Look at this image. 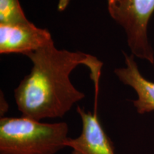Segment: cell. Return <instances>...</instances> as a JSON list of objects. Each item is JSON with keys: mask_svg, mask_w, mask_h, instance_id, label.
I'll return each mask as SVG.
<instances>
[{"mask_svg": "<svg viewBox=\"0 0 154 154\" xmlns=\"http://www.w3.org/2000/svg\"><path fill=\"white\" fill-rule=\"evenodd\" d=\"M33 63L31 72L14 89V99L22 116L41 121L63 117L85 97L72 84L69 75L77 66L85 65L99 86L102 63L81 51L58 49L54 42L26 55Z\"/></svg>", "mask_w": 154, "mask_h": 154, "instance_id": "cell-1", "label": "cell"}, {"mask_svg": "<svg viewBox=\"0 0 154 154\" xmlns=\"http://www.w3.org/2000/svg\"><path fill=\"white\" fill-rule=\"evenodd\" d=\"M66 123H42L22 116L0 119V154H56L68 139Z\"/></svg>", "mask_w": 154, "mask_h": 154, "instance_id": "cell-2", "label": "cell"}, {"mask_svg": "<svg viewBox=\"0 0 154 154\" xmlns=\"http://www.w3.org/2000/svg\"><path fill=\"white\" fill-rule=\"evenodd\" d=\"M111 18L124 29L132 54L154 63L148 38V24L154 11V0H107Z\"/></svg>", "mask_w": 154, "mask_h": 154, "instance_id": "cell-3", "label": "cell"}, {"mask_svg": "<svg viewBox=\"0 0 154 154\" xmlns=\"http://www.w3.org/2000/svg\"><path fill=\"white\" fill-rule=\"evenodd\" d=\"M51 34L29 22L22 24H0V53L26 56L49 42Z\"/></svg>", "mask_w": 154, "mask_h": 154, "instance_id": "cell-4", "label": "cell"}, {"mask_svg": "<svg viewBox=\"0 0 154 154\" xmlns=\"http://www.w3.org/2000/svg\"><path fill=\"white\" fill-rule=\"evenodd\" d=\"M76 111L82 119V130L78 137L68 138L65 142V147L72 149L70 154H116L112 140L103 129L96 111L86 112L79 106Z\"/></svg>", "mask_w": 154, "mask_h": 154, "instance_id": "cell-5", "label": "cell"}, {"mask_svg": "<svg viewBox=\"0 0 154 154\" xmlns=\"http://www.w3.org/2000/svg\"><path fill=\"white\" fill-rule=\"evenodd\" d=\"M126 67L116 69L115 74L123 84L135 90L138 99L133 101L140 114L154 111V82L146 79L138 70L134 56L124 52Z\"/></svg>", "mask_w": 154, "mask_h": 154, "instance_id": "cell-6", "label": "cell"}, {"mask_svg": "<svg viewBox=\"0 0 154 154\" xmlns=\"http://www.w3.org/2000/svg\"><path fill=\"white\" fill-rule=\"evenodd\" d=\"M29 22L19 0H0V24H22Z\"/></svg>", "mask_w": 154, "mask_h": 154, "instance_id": "cell-7", "label": "cell"}, {"mask_svg": "<svg viewBox=\"0 0 154 154\" xmlns=\"http://www.w3.org/2000/svg\"><path fill=\"white\" fill-rule=\"evenodd\" d=\"M70 0H59L58 2L57 9L59 11H63L68 7Z\"/></svg>", "mask_w": 154, "mask_h": 154, "instance_id": "cell-8", "label": "cell"}]
</instances>
